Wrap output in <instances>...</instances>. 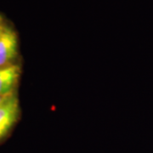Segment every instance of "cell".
Listing matches in <instances>:
<instances>
[{"label": "cell", "instance_id": "cell-1", "mask_svg": "<svg viewBox=\"0 0 153 153\" xmlns=\"http://www.w3.org/2000/svg\"><path fill=\"white\" fill-rule=\"evenodd\" d=\"M17 55V34L13 28L5 24L0 31V68L16 64Z\"/></svg>", "mask_w": 153, "mask_h": 153}, {"label": "cell", "instance_id": "cell-2", "mask_svg": "<svg viewBox=\"0 0 153 153\" xmlns=\"http://www.w3.org/2000/svg\"><path fill=\"white\" fill-rule=\"evenodd\" d=\"M20 117V104L16 93L0 105V140L10 133Z\"/></svg>", "mask_w": 153, "mask_h": 153}, {"label": "cell", "instance_id": "cell-3", "mask_svg": "<svg viewBox=\"0 0 153 153\" xmlns=\"http://www.w3.org/2000/svg\"><path fill=\"white\" fill-rule=\"evenodd\" d=\"M21 76V67L18 64L0 68V94L11 95L16 94Z\"/></svg>", "mask_w": 153, "mask_h": 153}, {"label": "cell", "instance_id": "cell-4", "mask_svg": "<svg viewBox=\"0 0 153 153\" xmlns=\"http://www.w3.org/2000/svg\"><path fill=\"white\" fill-rule=\"evenodd\" d=\"M11 95H12V94H11ZM11 95H1V94H0V105L3 104L6 100L9 98L10 96H11Z\"/></svg>", "mask_w": 153, "mask_h": 153}, {"label": "cell", "instance_id": "cell-5", "mask_svg": "<svg viewBox=\"0 0 153 153\" xmlns=\"http://www.w3.org/2000/svg\"><path fill=\"white\" fill-rule=\"evenodd\" d=\"M4 25H5V22H4V18L3 16L0 15V30L2 29V28L4 27Z\"/></svg>", "mask_w": 153, "mask_h": 153}, {"label": "cell", "instance_id": "cell-6", "mask_svg": "<svg viewBox=\"0 0 153 153\" xmlns=\"http://www.w3.org/2000/svg\"><path fill=\"white\" fill-rule=\"evenodd\" d=\"M0 31H1V30H0Z\"/></svg>", "mask_w": 153, "mask_h": 153}]
</instances>
